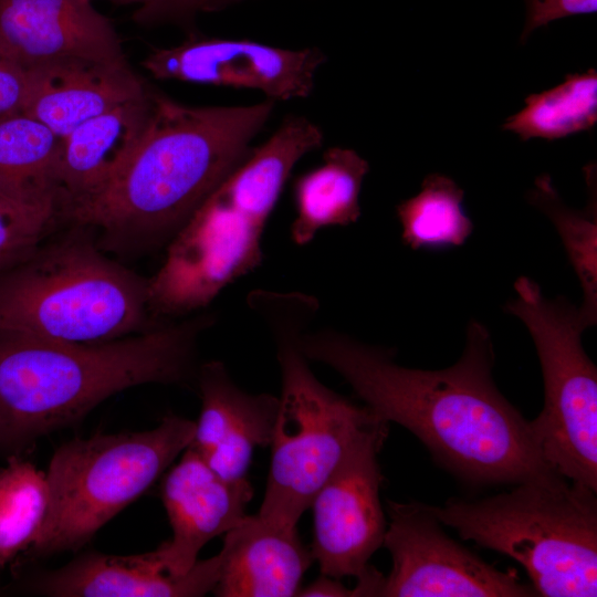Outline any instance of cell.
<instances>
[{"label":"cell","mask_w":597,"mask_h":597,"mask_svg":"<svg viewBox=\"0 0 597 597\" xmlns=\"http://www.w3.org/2000/svg\"><path fill=\"white\" fill-rule=\"evenodd\" d=\"M297 345L307 359L336 370L378 418L409 430L470 484H516L554 471L530 421L495 386L492 338L476 320L468 324L457 363L436 370L400 366L390 350L332 329L302 331Z\"/></svg>","instance_id":"obj_1"},{"label":"cell","mask_w":597,"mask_h":597,"mask_svg":"<svg viewBox=\"0 0 597 597\" xmlns=\"http://www.w3.org/2000/svg\"><path fill=\"white\" fill-rule=\"evenodd\" d=\"M272 112V100L196 107L155 93L149 126L128 163L60 220L91 230L103 251L137 252L169 242L247 156Z\"/></svg>","instance_id":"obj_2"},{"label":"cell","mask_w":597,"mask_h":597,"mask_svg":"<svg viewBox=\"0 0 597 597\" xmlns=\"http://www.w3.org/2000/svg\"><path fill=\"white\" fill-rule=\"evenodd\" d=\"M211 324L197 315L101 343L0 331V450L18 454L123 390L190 380L198 336Z\"/></svg>","instance_id":"obj_3"},{"label":"cell","mask_w":597,"mask_h":597,"mask_svg":"<svg viewBox=\"0 0 597 597\" xmlns=\"http://www.w3.org/2000/svg\"><path fill=\"white\" fill-rule=\"evenodd\" d=\"M322 130L290 117L222 179L168 242L148 279L154 320L206 307L228 284L262 262L261 238L295 164L321 146Z\"/></svg>","instance_id":"obj_4"},{"label":"cell","mask_w":597,"mask_h":597,"mask_svg":"<svg viewBox=\"0 0 597 597\" xmlns=\"http://www.w3.org/2000/svg\"><path fill=\"white\" fill-rule=\"evenodd\" d=\"M254 298L275 337L282 386L258 515L275 526L294 528L356 441L384 420L367 406L333 391L312 373L297 337L317 308L315 300L266 292Z\"/></svg>","instance_id":"obj_5"},{"label":"cell","mask_w":597,"mask_h":597,"mask_svg":"<svg viewBox=\"0 0 597 597\" xmlns=\"http://www.w3.org/2000/svg\"><path fill=\"white\" fill-rule=\"evenodd\" d=\"M71 228L0 271V331L101 343L164 323L150 314L148 279L106 255L87 228Z\"/></svg>","instance_id":"obj_6"},{"label":"cell","mask_w":597,"mask_h":597,"mask_svg":"<svg viewBox=\"0 0 597 597\" xmlns=\"http://www.w3.org/2000/svg\"><path fill=\"white\" fill-rule=\"evenodd\" d=\"M475 501L429 505L463 540L521 564L537 596L597 595L596 492L556 472Z\"/></svg>","instance_id":"obj_7"},{"label":"cell","mask_w":597,"mask_h":597,"mask_svg":"<svg viewBox=\"0 0 597 597\" xmlns=\"http://www.w3.org/2000/svg\"><path fill=\"white\" fill-rule=\"evenodd\" d=\"M196 422L168 415L150 430L72 439L46 471L50 502L28 557L83 547L107 522L145 493L191 443Z\"/></svg>","instance_id":"obj_8"},{"label":"cell","mask_w":597,"mask_h":597,"mask_svg":"<svg viewBox=\"0 0 597 597\" xmlns=\"http://www.w3.org/2000/svg\"><path fill=\"white\" fill-rule=\"evenodd\" d=\"M505 311L527 327L544 380V406L530 426L556 473L597 492V369L582 344L578 307L547 298L527 276L514 282Z\"/></svg>","instance_id":"obj_9"},{"label":"cell","mask_w":597,"mask_h":597,"mask_svg":"<svg viewBox=\"0 0 597 597\" xmlns=\"http://www.w3.org/2000/svg\"><path fill=\"white\" fill-rule=\"evenodd\" d=\"M387 515L383 546L392 566L383 578L378 596H537L515 570H500L452 540L428 504L388 500Z\"/></svg>","instance_id":"obj_10"},{"label":"cell","mask_w":597,"mask_h":597,"mask_svg":"<svg viewBox=\"0 0 597 597\" xmlns=\"http://www.w3.org/2000/svg\"><path fill=\"white\" fill-rule=\"evenodd\" d=\"M388 425L380 421L365 432L311 502V552L321 575L362 580L375 569L369 559L383 546L387 526L378 453Z\"/></svg>","instance_id":"obj_11"},{"label":"cell","mask_w":597,"mask_h":597,"mask_svg":"<svg viewBox=\"0 0 597 597\" xmlns=\"http://www.w3.org/2000/svg\"><path fill=\"white\" fill-rule=\"evenodd\" d=\"M325 55L317 49L291 50L245 39L190 38L153 50L144 67L158 80L252 88L270 100L310 95Z\"/></svg>","instance_id":"obj_12"},{"label":"cell","mask_w":597,"mask_h":597,"mask_svg":"<svg viewBox=\"0 0 597 597\" xmlns=\"http://www.w3.org/2000/svg\"><path fill=\"white\" fill-rule=\"evenodd\" d=\"M252 496L247 478L220 476L188 447L160 485L171 537L145 554L166 573L186 575L208 542L242 522Z\"/></svg>","instance_id":"obj_13"},{"label":"cell","mask_w":597,"mask_h":597,"mask_svg":"<svg viewBox=\"0 0 597 597\" xmlns=\"http://www.w3.org/2000/svg\"><path fill=\"white\" fill-rule=\"evenodd\" d=\"M196 376L201 408L189 447L220 476L247 478L254 450L271 443L280 399L242 390L219 360L202 364Z\"/></svg>","instance_id":"obj_14"},{"label":"cell","mask_w":597,"mask_h":597,"mask_svg":"<svg viewBox=\"0 0 597 597\" xmlns=\"http://www.w3.org/2000/svg\"><path fill=\"white\" fill-rule=\"evenodd\" d=\"M0 46L25 69L65 56L128 62L91 0H0Z\"/></svg>","instance_id":"obj_15"},{"label":"cell","mask_w":597,"mask_h":597,"mask_svg":"<svg viewBox=\"0 0 597 597\" xmlns=\"http://www.w3.org/2000/svg\"><path fill=\"white\" fill-rule=\"evenodd\" d=\"M27 75L22 113L61 138L85 121L148 91L128 62L65 56L32 65Z\"/></svg>","instance_id":"obj_16"},{"label":"cell","mask_w":597,"mask_h":597,"mask_svg":"<svg viewBox=\"0 0 597 597\" xmlns=\"http://www.w3.org/2000/svg\"><path fill=\"white\" fill-rule=\"evenodd\" d=\"M222 554L199 561L184 576L163 570L144 554L83 553L66 565L41 572L27 590L53 597H200L213 591Z\"/></svg>","instance_id":"obj_17"},{"label":"cell","mask_w":597,"mask_h":597,"mask_svg":"<svg viewBox=\"0 0 597 597\" xmlns=\"http://www.w3.org/2000/svg\"><path fill=\"white\" fill-rule=\"evenodd\" d=\"M154 92L126 101L78 125L62 138L59 218L108 186L128 163L149 126Z\"/></svg>","instance_id":"obj_18"},{"label":"cell","mask_w":597,"mask_h":597,"mask_svg":"<svg viewBox=\"0 0 597 597\" xmlns=\"http://www.w3.org/2000/svg\"><path fill=\"white\" fill-rule=\"evenodd\" d=\"M222 567L213 594L219 597H292L313 559L297 527L275 526L247 515L224 534Z\"/></svg>","instance_id":"obj_19"},{"label":"cell","mask_w":597,"mask_h":597,"mask_svg":"<svg viewBox=\"0 0 597 597\" xmlns=\"http://www.w3.org/2000/svg\"><path fill=\"white\" fill-rule=\"evenodd\" d=\"M62 138L20 112L0 117V197L59 212Z\"/></svg>","instance_id":"obj_20"},{"label":"cell","mask_w":597,"mask_h":597,"mask_svg":"<svg viewBox=\"0 0 597 597\" xmlns=\"http://www.w3.org/2000/svg\"><path fill=\"white\" fill-rule=\"evenodd\" d=\"M369 170L355 150L331 147L322 163L293 182L295 219L291 237L297 245L308 243L318 230L348 226L360 216L359 193Z\"/></svg>","instance_id":"obj_21"},{"label":"cell","mask_w":597,"mask_h":597,"mask_svg":"<svg viewBox=\"0 0 597 597\" xmlns=\"http://www.w3.org/2000/svg\"><path fill=\"white\" fill-rule=\"evenodd\" d=\"M588 201L584 209L567 207L549 175L536 178L535 188L528 191L530 203L544 212L555 226L564 244L568 262L579 281L583 302L578 307L585 326L597 323V180L596 165L584 168Z\"/></svg>","instance_id":"obj_22"},{"label":"cell","mask_w":597,"mask_h":597,"mask_svg":"<svg viewBox=\"0 0 597 597\" xmlns=\"http://www.w3.org/2000/svg\"><path fill=\"white\" fill-rule=\"evenodd\" d=\"M597 122V72L566 74L564 81L525 98V107L506 118L502 129L522 140H554L589 130Z\"/></svg>","instance_id":"obj_23"},{"label":"cell","mask_w":597,"mask_h":597,"mask_svg":"<svg viewBox=\"0 0 597 597\" xmlns=\"http://www.w3.org/2000/svg\"><path fill=\"white\" fill-rule=\"evenodd\" d=\"M464 191L451 178L428 175L418 195L401 201L397 217L402 240L413 250H442L462 245L473 230L462 201Z\"/></svg>","instance_id":"obj_24"},{"label":"cell","mask_w":597,"mask_h":597,"mask_svg":"<svg viewBox=\"0 0 597 597\" xmlns=\"http://www.w3.org/2000/svg\"><path fill=\"white\" fill-rule=\"evenodd\" d=\"M49 502L45 472L19 454H10L0 469V569L33 544Z\"/></svg>","instance_id":"obj_25"},{"label":"cell","mask_w":597,"mask_h":597,"mask_svg":"<svg viewBox=\"0 0 597 597\" xmlns=\"http://www.w3.org/2000/svg\"><path fill=\"white\" fill-rule=\"evenodd\" d=\"M59 221L54 207L25 206L0 197V271L27 259Z\"/></svg>","instance_id":"obj_26"},{"label":"cell","mask_w":597,"mask_h":597,"mask_svg":"<svg viewBox=\"0 0 597 597\" xmlns=\"http://www.w3.org/2000/svg\"><path fill=\"white\" fill-rule=\"evenodd\" d=\"M525 3L526 21L521 42H525L536 28L556 19L597 11V0H525Z\"/></svg>","instance_id":"obj_27"},{"label":"cell","mask_w":597,"mask_h":597,"mask_svg":"<svg viewBox=\"0 0 597 597\" xmlns=\"http://www.w3.org/2000/svg\"><path fill=\"white\" fill-rule=\"evenodd\" d=\"M27 84V69L0 46V117L22 112Z\"/></svg>","instance_id":"obj_28"},{"label":"cell","mask_w":597,"mask_h":597,"mask_svg":"<svg viewBox=\"0 0 597 597\" xmlns=\"http://www.w3.org/2000/svg\"><path fill=\"white\" fill-rule=\"evenodd\" d=\"M232 0H143L135 20L143 23L170 17H182L199 10H211Z\"/></svg>","instance_id":"obj_29"},{"label":"cell","mask_w":597,"mask_h":597,"mask_svg":"<svg viewBox=\"0 0 597 597\" xmlns=\"http://www.w3.org/2000/svg\"><path fill=\"white\" fill-rule=\"evenodd\" d=\"M297 596L305 597H353L355 589L345 587L339 579L321 575L308 586L301 588Z\"/></svg>","instance_id":"obj_30"},{"label":"cell","mask_w":597,"mask_h":597,"mask_svg":"<svg viewBox=\"0 0 597 597\" xmlns=\"http://www.w3.org/2000/svg\"><path fill=\"white\" fill-rule=\"evenodd\" d=\"M108 1H112L114 3H119V4H130V3H137V4H142L143 0H108Z\"/></svg>","instance_id":"obj_31"}]
</instances>
